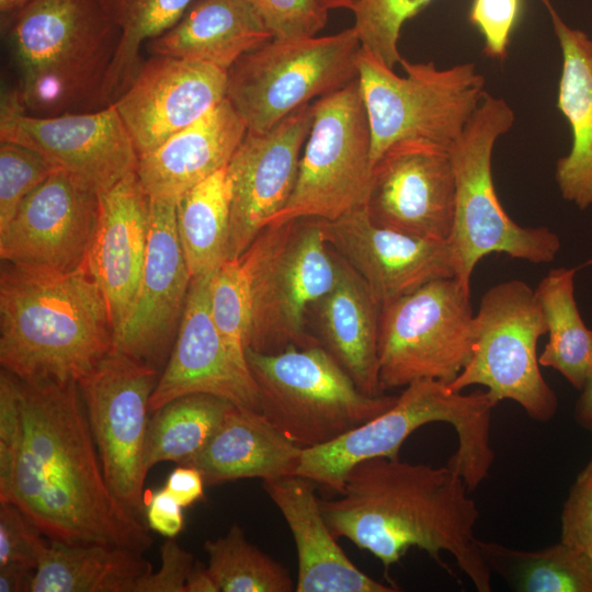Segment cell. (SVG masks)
I'll return each mask as SVG.
<instances>
[{"label":"cell","instance_id":"c3c4849f","mask_svg":"<svg viewBox=\"0 0 592 592\" xmlns=\"http://www.w3.org/2000/svg\"><path fill=\"white\" fill-rule=\"evenodd\" d=\"M35 570L19 565L0 567V592H30Z\"/></svg>","mask_w":592,"mask_h":592},{"label":"cell","instance_id":"f35d334b","mask_svg":"<svg viewBox=\"0 0 592 592\" xmlns=\"http://www.w3.org/2000/svg\"><path fill=\"white\" fill-rule=\"evenodd\" d=\"M58 170L36 151L19 144H0V231L22 202Z\"/></svg>","mask_w":592,"mask_h":592},{"label":"cell","instance_id":"681fc988","mask_svg":"<svg viewBox=\"0 0 592 592\" xmlns=\"http://www.w3.org/2000/svg\"><path fill=\"white\" fill-rule=\"evenodd\" d=\"M576 401L573 417L579 426L592 433V371L587 377Z\"/></svg>","mask_w":592,"mask_h":592},{"label":"cell","instance_id":"44dd1931","mask_svg":"<svg viewBox=\"0 0 592 592\" xmlns=\"http://www.w3.org/2000/svg\"><path fill=\"white\" fill-rule=\"evenodd\" d=\"M228 71L216 66L151 55L112 104L141 157L226 99Z\"/></svg>","mask_w":592,"mask_h":592},{"label":"cell","instance_id":"1f68e13d","mask_svg":"<svg viewBox=\"0 0 592 592\" xmlns=\"http://www.w3.org/2000/svg\"><path fill=\"white\" fill-rule=\"evenodd\" d=\"M491 571L519 592H592V558L559 540L524 550L478 539Z\"/></svg>","mask_w":592,"mask_h":592},{"label":"cell","instance_id":"836d02e7","mask_svg":"<svg viewBox=\"0 0 592 592\" xmlns=\"http://www.w3.org/2000/svg\"><path fill=\"white\" fill-rule=\"evenodd\" d=\"M231 406L217 396L193 394L155 410L146 435L147 470L167 460L189 465L206 446Z\"/></svg>","mask_w":592,"mask_h":592},{"label":"cell","instance_id":"ba28073f","mask_svg":"<svg viewBox=\"0 0 592 592\" xmlns=\"http://www.w3.org/2000/svg\"><path fill=\"white\" fill-rule=\"evenodd\" d=\"M262 415L300 447L327 444L388 410L398 396L363 392L321 345L246 350Z\"/></svg>","mask_w":592,"mask_h":592},{"label":"cell","instance_id":"ffe728a7","mask_svg":"<svg viewBox=\"0 0 592 592\" xmlns=\"http://www.w3.org/2000/svg\"><path fill=\"white\" fill-rule=\"evenodd\" d=\"M319 220L328 246L358 274L379 305L431 281L456 277L447 240L379 226L365 206L334 220Z\"/></svg>","mask_w":592,"mask_h":592},{"label":"cell","instance_id":"484cf974","mask_svg":"<svg viewBox=\"0 0 592 592\" xmlns=\"http://www.w3.org/2000/svg\"><path fill=\"white\" fill-rule=\"evenodd\" d=\"M561 52L557 107L571 132V147L558 159L555 179L563 200L592 206V38L568 25L550 0H540Z\"/></svg>","mask_w":592,"mask_h":592},{"label":"cell","instance_id":"8d00e7d4","mask_svg":"<svg viewBox=\"0 0 592 592\" xmlns=\"http://www.w3.org/2000/svg\"><path fill=\"white\" fill-rule=\"evenodd\" d=\"M209 310L229 354L241 368L249 371L246 350L251 331V305L239 259H227L213 272Z\"/></svg>","mask_w":592,"mask_h":592},{"label":"cell","instance_id":"9c48e42d","mask_svg":"<svg viewBox=\"0 0 592 592\" xmlns=\"http://www.w3.org/2000/svg\"><path fill=\"white\" fill-rule=\"evenodd\" d=\"M398 76L368 50L358 58V81L372 134V162L408 140L449 149L482 102L485 77L475 62L437 68L433 61L400 60Z\"/></svg>","mask_w":592,"mask_h":592},{"label":"cell","instance_id":"603a6c76","mask_svg":"<svg viewBox=\"0 0 592 592\" xmlns=\"http://www.w3.org/2000/svg\"><path fill=\"white\" fill-rule=\"evenodd\" d=\"M150 198L136 172L99 194V214L87 267L102 291L115 332L129 316L139 287L149 235Z\"/></svg>","mask_w":592,"mask_h":592},{"label":"cell","instance_id":"5bb4252c","mask_svg":"<svg viewBox=\"0 0 592 592\" xmlns=\"http://www.w3.org/2000/svg\"><path fill=\"white\" fill-rule=\"evenodd\" d=\"M158 369L113 350L79 383L105 480L138 517L145 513V445Z\"/></svg>","mask_w":592,"mask_h":592},{"label":"cell","instance_id":"6da1fadb","mask_svg":"<svg viewBox=\"0 0 592 592\" xmlns=\"http://www.w3.org/2000/svg\"><path fill=\"white\" fill-rule=\"evenodd\" d=\"M19 397L21 439L0 502L50 540L145 553L153 539L105 480L79 384L20 380Z\"/></svg>","mask_w":592,"mask_h":592},{"label":"cell","instance_id":"e0dca14e","mask_svg":"<svg viewBox=\"0 0 592 592\" xmlns=\"http://www.w3.org/2000/svg\"><path fill=\"white\" fill-rule=\"evenodd\" d=\"M312 125V103L266 132L247 130L226 167L230 187L228 259H239L294 191Z\"/></svg>","mask_w":592,"mask_h":592},{"label":"cell","instance_id":"3957f363","mask_svg":"<svg viewBox=\"0 0 592 592\" xmlns=\"http://www.w3.org/2000/svg\"><path fill=\"white\" fill-rule=\"evenodd\" d=\"M113 350L107 303L87 265L57 274L2 262V369L27 384H79Z\"/></svg>","mask_w":592,"mask_h":592},{"label":"cell","instance_id":"4fadbf2b","mask_svg":"<svg viewBox=\"0 0 592 592\" xmlns=\"http://www.w3.org/2000/svg\"><path fill=\"white\" fill-rule=\"evenodd\" d=\"M372 134L358 78L312 103V125L288 202L267 225L314 217L334 220L366 204Z\"/></svg>","mask_w":592,"mask_h":592},{"label":"cell","instance_id":"7dc6e473","mask_svg":"<svg viewBox=\"0 0 592 592\" xmlns=\"http://www.w3.org/2000/svg\"><path fill=\"white\" fill-rule=\"evenodd\" d=\"M204 485L197 468L180 465L170 473L163 488L185 508L204 499Z\"/></svg>","mask_w":592,"mask_h":592},{"label":"cell","instance_id":"d590c367","mask_svg":"<svg viewBox=\"0 0 592 592\" xmlns=\"http://www.w3.org/2000/svg\"><path fill=\"white\" fill-rule=\"evenodd\" d=\"M208 570L220 592H291L295 590L287 569L251 544L234 524L225 536L204 544Z\"/></svg>","mask_w":592,"mask_h":592},{"label":"cell","instance_id":"4dcf8cb0","mask_svg":"<svg viewBox=\"0 0 592 592\" xmlns=\"http://www.w3.org/2000/svg\"><path fill=\"white\" fill-rule=\"evenodd\" d=\"M577 269H551L534 291L543 311L548 341L538 356L580 390L592 371V330L581 318L574 299Z\"/></svg>","mask_w":592,"mask_h":592},{"label":"cell","instance_id":"d6a6232c","mask_svg":"<svg viewBox=\"0 0 592 592\" xmlns=\"http://www.w3.org/2000/svg\"><path fill=\"white\" fill-rule=\"evenodd\" d=\"M177 228L192 277L213 273L228 259L230 187L226 167L177 202Z\"/></svg>","mask_w":592,"mask_h":592},{"label":"cell","instance_id":"60d3db41","mask_svg":"<svg viewBox=\"0 0 592 592\" xmlns=\"http://www.w3.org/2000/svg\"><path fill=\"white\" fill-rule=\"evenodd\" d=\"M523 0H473L469 22L483 38L488 58L504 61L511 35L519 22Z\"/></svg>","mask_w":592,"mask_h":592},{"label":"cell","instance_id":"8fae6325","mask_svg":"<svg viewBox=\"0 0 592 592\" xmlns=\"http://www.w3.org/2000/svg\"><path fill=\"white\" fill-rule=\"evenodd\" d=\"M470 288L457 277L431 281L382 305L378 334L382 389L421 379L451 384L471 357Z\"/></svg>","mask_w":592,"mask_h":592},{"label":"cell","instance_id":"277c9868","mask_svg":"<svg viewBox=\"0 0 592 592\" xmlns=\"http://www.w3.org/2000/svg\"><path fill=\"white\" fill-rule=\"evenodd\" d=\"M9 20L14 90L27 114L107 106L104 86L121 34L99 0H31Z\"/></svg>","mask_w":592,"mask_h":592},{"label":"cell","instance_id":"4316f807","mask_svg":"<svg viewBox=\"0 0 592 592\" xmlns=\"http://www.w3.org/2000/svg\"><path fill=\"white\" fill-rule=\"evenodd\" d=\"M334 285L314 305L321 345L340 363L356 386L383 395L379 382L380 308L364 281L343 260Z\"/></svg>","mask_w":592,"mask_h":592},{"label":"cell","instance_id":"ab89813d","mask_svg":"<svg viewBox=\"0 0 592 592\" xmlns=\"http://www.w3.org/2000/svg\"><path fill=\"white\" fill-rule=\"evenodd\" d=\"M274 39L317 36L328 21L322 0H248Z\"/></svg>","mask_w":592,"mask_h":592},{"label":"cell","instance_id":"e575fe53","mask_svg":"<svg viewBox=\"0 0 592 592\" xmlns=\"http://www.w3.org/2000/svg\"><path fill=\"white\" fill-rule=\"evenodd\" d=\"M99 1L121 34L104 86V101L110 105L137 75L143 64L141 46L171 29L195 0Z\"/></svg>","mask_w":592,"mask_h":592},{"label":"cell","instance_id":"bcb514c9","mask_svg":"<svg viewBox=\"0 0 592 592\" xmlns=\"http://www.w3.org/2000/svg\"><path fill=\"white\" fill-rule=\"evenodd\" d=\"M182 509L164 488L156 491L146 509L149 527L168 538L175 537L183 528Z\"/></svg>","mask_w":592,"mask_h":592},{"label":"cell","instance_id":"f5cc1de1","mask_svg":"<svg viewBox=\"0 0 592 592\" xmlns=\"http://www.w3.org/2000/svg\"><path fill=\"white\" fill-rule=\"evenodd\" d=\"M329 10L349 9L352 10L354 0H322Z\"/></svg>","mask_w":592,"mask_h":592},{"label":"cell","instance_id":"2e32d148","mask_svg":"<svg viewBox=\"0 0 592 592\" xmlns=\"http://www.w3.org/2000/svg\"><path fill=\"white\" fill-rule=\"evenodd\" d=\"M98 214L99 194L56 170L0 231L1 260L44 273L81 269L87 264Z\"/></svg>","mask_w":592,"mask_h":592},{"label":"cell","instance_id":"816d5d0a","mask_svg":"<svg viewBox=\"0 0 592 592\" xmlns=\"http://www.w3.org/2000/svg\"><path fill=\"white\" fill-rule=\"evenodd\" d=\"M31 0H0V13L1 15L9 18L22 8H24Z\"/></svg>","mask_w":592,"mask_h":592},{"label":"cell","instance_id":"f1b7e54d","mask_svg":"<svg viewBox=\"0 0 592 592\" xmlns=\"http://www.w3.org/2000/svg\"><path fill=\"white\" fill-rule=\"evenodd\" d=\"M273 39L248 0H195L168 31L146 44L151 55L209 64L228 71Z\"/></svg>","mask_w":592,"mask_h":592},{"label":"cell","instance_id":"7a4b0ae2","mask_svg":"<svg viewBox=\"0 0 592 592\" xmlns=\"http://www.w3.org/2000/svg\"><path fill=\"white\" fill-rule=\"evenodd\" d=\"M463 478L447 464L433 467L378 457L355 465L321 511L339 538L351 540L389 568L417 547L452 572L453 556L478 592H490L489 570L475 536L479 511Z\"/></svg>","mask_w":592,"mask_h":592},{"label":"cell","instance_id":"8992f818","mask_svg":"<svg viewBox=\"0 0 592 592\" xmlns=\"http://www.w3.org/2000/svg\"><path fill=\"white\" fill-rule=\"evenodd\" d=\"M239 260L251 305L248 349L276 353L320 344L306 331L305 317L334 285L340 259L319 218L265 226Z\"/></svg>","mask_w":592,"mask_h":592},{"label":"cell","instance_id":"ee69618b","mask_svg":"<svg viewBox=\"0 0 592 592\" xmlns=\"http://www.w3.org/2000/svg\"><path fill=\"white\" fill-rule=\"evenodd\" d=\"M20 380L0 372V486L11 474L21 439Z\"/></svg>","mask_w":592,"mask_h":592},{"label":"cell","instance_id":"d6986e66","mask_svg":"<svg viewBox=\"0 0 592 592\" xmlns=\"http://www.w3.org/2000/svg\"><path fill=\"white\" fill-rule=\"evenodd\" d=\"M191 281L177 228V204L150 198L141 278L133 309L114 334V350L159 369L174 344Z\"/></svg>","mask_w":592,"mask_h":592},{"label":"cell","instance_id":"7402d4cb","mask_svg":"<svg viewBox=\"0 0 592 592\" xmlns=\"http://www.w3.org/2000/svg\"><path fill=\"white\" fill-rule=\"evenodd\" d=\"M212 274L192 277L174 344L149 399L150 412L182 396L208 394L261 413L250 371L234 361L212 319Z\"/></svg>","mask_w":592,"mask_h":592},{"label":"cell","instance_id":"83f0119b","mask_svg":"<svg viewBox=\"0 0 592 592\" xmlns=\"http://www.w3.org/2000/svg\"><path fill=\"white\" fill-rule=\"evenodd\" d=\"M303 449L262 413L232 405L203 451L186 466L197 468L206 486L243 478L265 481L296 475Z\"/></svg>","mask_w":592,"mask_h":592},{"label":"cell","instance_id":"7c38bea8","mask_svg":"<svg viewBox=\"0 0 592 592\" xmlns=\"http://www.w3.org/2000/svg\"><path fill=\"white\" fill-rule=\"evenodd\" d=\"M474 325L471 357L449 388L463 391L480 385L498 402L510 399L519 403L532 420L550 421L558 399L539 369L537 342L547 334V325L534 291L521 280L490 287L481 297Z\"/></svg>","mask_w":592,"mask_h":592},{"label":"cell","instance_id":"74e56055","mask_svg":"<svg viewBox=\"0 0 592 592\" xmlns=\"http://www.w3.org/2000/svg\"><path fill=\"white\" fill-rule=\"evenodd\" d=\"M432 0H354L353 27L362 48L394 69L402 57L398 42L403 24Z\"/></svg>","mask_w":592,"mask_h":592},{"label":"cell","instance_id":"30bf717a","mask_svg":"<svg viewBox=\"0 0 592 592\" xmlns=\"http://www.w3.org/2000/svg\"><path fill=\"white\" fill-rule=\"evenodd\" d=\"M361 49L353 26L326 36L273 38L228 70L226 99L248 130L266 132L314 99L356 80Z\"/></svg>","mask_w":592,"mask_h":592},{"label":"cell","instance_id":"b9f144b4","mask_svg":"<svg viewBox=\"0 0 592 592\" xmlns=\"http://www.w3.org/2000/svg\"><path fill=\"white\" fill-rule=\"evenodd\" d=\"M41 534L16 506L0 502V567L36 569L48 544Z\"/></svg>","mask_w":592,"mask_h":592},{"label":"cell","instance_id":"9a60e30c","mask_svg":"<svg viewBox=\"0 0 592 592\" xmlns=\"http://www.w3.org/2000/svg\"><path fill=\"white\" fill-rule=\"evenodd\" d=\"M0 140L36 151L96 194L136 172L139 159L114 104L38 117L23 110L15 90L2 93Z\"/></svg>","mask_w":592,"mask_h":592},{"label":"cell","instance_id":"f907efd6","mask_svg":"<svg viewBox=\"0 0 592 592\" xmlns=\"http://www.w3.org/2000/svg\"><path fill=\"white\" fill-rule=\"evenodd\" d=\"M185 592H220V590L208 568L195 560L186 579Z\"/></svg>","mask_w":592,"mask_h":592},{"label":"cell","instance_id":"cb8c5ba5","mask_svg":"<svg viewBox=\"0 0 592 592\" xmlns=\"http://www.w3.org/2000/svg\"><path fill=\"white\" fill-rule=\"evenodd\" d=\"M316 483L297 476L263 481L293 534L297 556L296 592H396L399 587L358 569L337 543L316 496Z\"/></svg>","mask_w":592,"mask_h":592},{"label":"cell","instance_id":"ac0fdd59","mask_svg":"<svg viewBox=\"0 0 592 592\" xmlns=\"http://www.w3.org/2000/svg\"><path fill=\"white\" fill-rule=\"evenodd\" d=\"M455 197L448 149L408 140L388 148L374 163L365 208L379 226L447 240L453 228Z\"/></svg>","mask_w":592,"mask_h":592},{"label":"cell","instance_id":"f546056e","mask_svg":"<svg viewBox=\"0 0 592 592\" xmlns=\"http://www.w3.org/2000/svg\"><path fill=\"white\" fill-rule=\"evenodd\" d=\"M151 571L143 553L124 546L52 540L30 592H134L137 580Z\"/></svg>","mask_w":592,"mask_h":592},{"label":"cell","instance_id":"db71d44e","mask_svg":"<svg viewBox=\"0 0 592 592\" xmlns=\"http://www.w3.org/2000/svg\"><path fill=\"white\" fill-rule=\"evenodd\" d=\"M590 265H592V258L589 259L588 261H585V262L581 265V267H583V266H590Z\"/></svg>","mask_w":592,"mask_h":592},{"label":"cell","instance_id":"52a82bcc","mask_svg":"<svg viewBox=\"0 0 592 592\" xmlns=\"http://www.w3.org/2000/svg\"><path fill=\"white\" fill-rule=\"evenodd\" d=\"M514 122L515 114L509 103L486 93L448 149L456 197L447 241L454 254L456 277L469 288L475 266L488 254L504 253L532 263H549L561 247L559 237L547 227H523L513 221L498 197L492 152L497 140Z\"/></svg>","mask_w":592,"mask_h":592},{"label":"cell","instance_id":"d4e9b609","mask_svg":"<svg viewBox=\"0 0 592 592\" xmlns=\"http://www.w3.org/2000/svg\"><path fill=\"white\" fill-rule=\"evenodd\" d=\"M247 125L224 99L204 116L139 157L137 177L151 200L175 203L227 167Z\"/></svg>","mask_w":592,"mask_h":592},{"label":"cell","instance_id":"f6af8a7d","mask_svg":"<svg viewBox=\"0 0 592 592\" xmlns=\"http://www.w3.org/2000/svg\"><path fill=\"white\" fill-rule=\"evenodd\" d=\"M160 557L158 571L140 577L134 592H185L186 579L195 562L193 555L168 538L160 548Z\"/></svg>","mask_w":592,"mask_h":592},{"label":"cell","instance_id":"5b68a950","mask_svg":"<svg viewBox=\"0 0 592 592\" xmlns=\"http://www.w3.org/2000/svg\"><path fill=\"white\" fill-rule=\"evenodd\" d=\"M497 405L488 390L463 394L440 380L413 382L388 410L327 444L304 448L296 475L340 493L355 465L378 457L396 458L413 432L443 422L454 428L458 439L447 465L473 492L489 476L494 460L490 428Z\"/></svg>","mask_w":592,"mask_h":592},{"label":"cell","instance_id":"7bdbcfd3","mask_svg":"<svg viewBox=\"0 0 592 592\" xmlns=\"http://www.w3.org/2000/svg\"><path fill=\"white\" fill-rule=\"evenodd\" d=\"M560 540L592 558V458L577 475L562 505Z\"/></svg>","mask_w":592,"mask_h":592}]
</instances>
